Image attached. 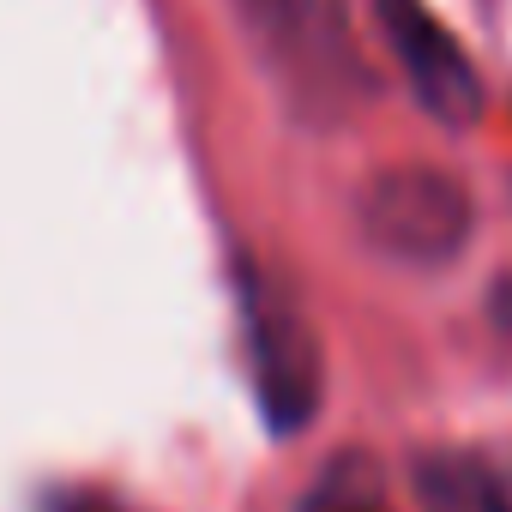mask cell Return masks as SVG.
<instances>
[{
	"mask_svg": "<svg viewBox=\"0 0 512 512\" xmlns=\"http://www.w3.org/2000/svg\"><path fill=\"white\" fill-rule=\"evenodd\" d=\"M494 320H500V326H512V278L494 290Z\"/></svg>",
	"mask_w": 512,
	"mask_h": 512,
	"instance_id": "52a82bcc",
	"label": "cell"
},
{
	"mask_svg": "<svg viewBox=\"0 0 512 512\" xmlns=\"http://www.w3.org/2000/svg\"><path fill=\"white\" fill-rule=\"evenodd\" d=\"M235 290H241V338H247L253 398H260V410L278 434H296V428H308V416L320 404L314 326H308L296 290L284 278H272L266 266H241Z\"/></svg>",
	"mask_w": 512,
	"mask_h": 512,
	"instance_id": "7a4b0ae2",
	"label": "cell"
},
{
	"mask_svg": "<svg viewBox=\"0 0 512 512\" xmlns=\"http://www.w3.org/2000/svg\"><path fill=\"white\" fill-rule=\"evenodd\" d=\"M296 512H392V500L368 458H338L332 470L314 476V488L296 500Z\"/></svg>",
	"mask_w": 512,
	"mask_h": 512,
	"instance_id": "8992f818",
	"label": "cell"
},
{
	"mask_svg": "<svg viewBox=\"0 0 512 512\" xmlns=\"http://www.w3.org/2000/svg\"><path fill=\"white\" fill-rule=\"evenodd\" d=\"M356 223L368 247L398 266H446L464 253L476 229V199L458 175L434 163H404V169H380L362 187Z\"/></svg>",
	"mask_w": 512,
	"mask_h": 512,
	"instance_id": "3957f363",
	"label": "cell"
},
{
	"mask_svg": "<svg viewBox=\"0 0 512 512\" xmlns=\"http://www.w3.org/2000/svg\"><path fill=\"white\" fill-rule=\"evenodd\" d=\"M67 512H115V506H103V500H79V506H67Z\"/></svg>",
	"mask_w": 512,
	"mask_h": 512,
	"instance_id": "ba28073f",
	"label": "cell"
},
{
	"mask_svg": "<svg viewBox=\"0 0 512 512\" xmlns=\"http://www.w3.org/2000/svg\"><path fill=\"white\" fill-rule=\"evenodd\" d=\"M386 43L398 55V73L410 85V97L440 121V127H476L482 121V79L464 55V43L422 7V0H374Z\"/></svg>",
	"mask_w": 512,
	"mask_h": 512,
	"instance_id": "277c9868",
	"label": "cell"
},
{
	"mask_svg": "<svg viewBox=\"0 0 512 512\" xmlns=\"http://www.w3.org/2000/svg\"><path fill=\"white\" fill-rule=\"evenodd\" d=\"M229 13L253 67L296 121L344 127L374 97L350 0H229Z\"/></svg>",
	"mask_w": 512,
	"mask_h": 512,
	"instance_id": "6da1fadb",
	"label": "cell"
},
{
	"mask_svg": "<svg viewBox=\"0 0 512 512\" xmlns=\"http://www.w3.org/2000/svg\"><path fill=\"white\" fill-rule=\"evenodd\" d=\"M416 494L428 512H512V464L482 446H440L422 452Z\"/></svg>",
	"mask_w": 512,
	"mask_h": 512,
	"instance_id": "5b68a950",
	"label": "cell"
}]
</instances>
